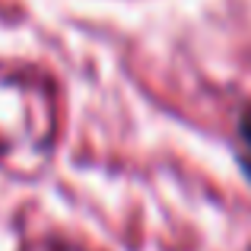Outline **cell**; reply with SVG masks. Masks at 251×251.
<instances>
[{
	"label": "cell",
	"mask_w": 251,
	"mask_h": 251,
	"mask_svg": "<svg viewBox=\"0 0 251 251\" xmlns=\"http://www.w3.org/2000/svg\"><path fill=\"white\" fill-rule=\"evenodd\" d=\"M242 137H245V143L251 147V108L242 115Z\"/></svg>",
	"instance_id": "obj_1"
},
{
	"label": "cell",
	"mask_w": 251,
	"mask_h": 251,
	"mask_svg": "<svg viewBox=\"0 0 251 251\" xmlns=\"http://www.w3.org/2000/svg\"><path fill=\"white\" fill-rule=\"evenodd\" d=\"M242 169H245V175L251 178V159H242Z\"/></svg>",
	"instance_id": "obj_2"
}]
</instances>
